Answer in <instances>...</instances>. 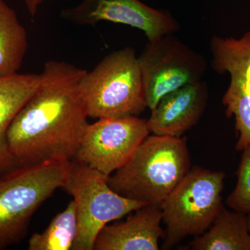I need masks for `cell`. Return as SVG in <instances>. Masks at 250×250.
<instances>
[{"label":"cell","mask_w":250,"mask_h":250,"mask_svg":"<svg viewBox=\"0 0 250 250\" xmlns=\"http://www.w3.org/2000/svg\"><path fill=\"white\" fill-rule=\"evenodd\" d=\"M160 205H147L122 223L106 225L98 233L94 250H158L164 238Z\"/></svg>","instance_id":"7c38bea8"},{"label":"cell","mask_w":250,"mask_h":250,"mask_svg":"<svg viewBox=\"0 0 250 250\" xmlns=\"http://www.w3.org/2000/svg\"><path fill=\"white\" fill-rule=\"evenodd\" d=\"M138 58L150 110L166 94L201 81L207 70L203 56L172 34L148 41Z\"/></svg>","instance_id":"52a82bcc"},{"label":"cell","mask_w":250,"mask_h":250,"mask_svg":"<svg viewBox=\"0 0 250 250\" xmlns=\"http://www.w3.org/2000/svg\"><path fill=\"white\" fill-rule=\"evenodd\" d=\"M211 65L218 74L228 72L231 82L222 103L228 118L234 116L238 140L236 150L250 145V31L241 39L213 36L210 41Z\"/></svg>","instance_id":"9c48e42d"},{"label":"cell","mask_w":250,"mask_h":250,"mask_svg":"<svg viewBox=\"0 0 250 250\" xmlns=\"http://www.w3.org/2000/svg\"><path fill=\"white\" fill-rule=\"evenodd\" d=\"M23 1L27 6L28 11L31 17H34L37 14L38 9L43 0H23Z\"/></svg>","instance_id":"ac0fdd59"},{"label":"cell","mask_w":250,"mask_h":250,"mask_svg":"<svg viewBox=\"0 0 250 250\" xmlns=\"http://www.w3.org/2000/svg\"><path fill=\"white\" fill-rule=\"evenodd\" d=\"M149 134L147 120L138 116L100 118L87 126L72 160L109 177L129 161Z\"/></svg>","instance_id":"ba28073f"},{"label":"cell","mask_w":250,"mask_h":250,"mask_svg":"<svg viewBox=\"0 0 250 250\" xmlns=\"http://www.w3.org/2000/svg\"><path fill=\"white\" fill-rule=\"evenodd\" d=\"M190 170L187 139L148 136L129 161L108 177L110 187L122 196L160 205Z\"/></svg>","instance_id":"7a4b0ae2"},{"label":"cell","mask_w":250,"mask_h":250,"mask_svg":"<svg viewBox=\"0 0 250 250\" xmlns=\"http://www.w3.org/2000/svg\"><path fill=\"white\" fill-rule=\"evenodd\" d=\"M62 17L81 25L100 21L120 23L141 29L152 41L178 30V23L169 13L153 9L140 0H82L63 10Z\"/></svg>","instance_id":"30bf717a"},{"label":"cell","mask_w":250,"mask_h":250,"mask_svg":"<svg viewBox=\"0 0 250 250\" xmlns=\"http://www.w3.org/2000/svg\"><path fill=\"white\" fill-rule=\"evenodd\" d=\"M40 74L16 73L0 77V177L20 166L10 151L7 134L18 111L34 95Z\"/></svg>","instance_id":"4fadbf2b"},{"label":"cell","mask_w":250,"mask_h":250,"mask_svg":"<svg viewBox=\"0 0 250 250\" xmlns=\"http://www.w3.org/2000/svg\"><path fill=\"white\" fill-rule=\"evenodd\" d=\"M85 72L66 62H46L39 88L8 130L10 151L20 166L72 160L89 125L80 90Z\"/></svg>","instance_id":"6da1fadb"},{"label":"cell","mask_w":250,"mask_h":250,"mask_svg":"<svg viewBox=\"0 0 250 250\" xmlns=\"http://www.w3.org/2000/svg\"><path fill=\"white\" fill-rule=\"evenodd\" d=\"M225 173L193 167L160 205L166 225L164 246L171 249L189 236L205 232L223 207Z\"/></svg>","instance_id":"5b68a950"},{"label":"cell","mask_w":250,"mask_h":250,"mask_svg":"<svg viewBox=\"0 0 250 250\" xmlns=\"http://www.w3.org/2000/svg\"><path fill=\"white\" fill-rule=\"evenodd\" d=\"M247 217H248V231H249L250 235V212L247 214Z\"/></svg>","instance_id":"d6986e66"},{"label":"cell","mask_w":250,"mask_h":250,"mask_svg":"<svg viewBox=\"0 0 250 250\" xmlns=\"http://www.w3.org/2000/svg\"><path fill=\"white\" fill-rule=\"evenodd\" d=\"M189 246L193 250H250L246 213L223 205L209 228Z\"/></svg>","instance_id":"5bb4252c"},{"label":"cell","mask_w":250,"mask_h":250,"mask_svg":"<svg viewBox=\"0 0 250 250\" xmlns=\"http://www.w3.org/2000/svg\"><path fill=\"white\" fill-rule=\"evenodd\" d=\"M77 233L76 208L72 200L65 209L52 219L42 232L32 234L28 241V250H72Z\"/></svg>","instance_id":"2e32d148"},{"label":"cell","mask_w":250,"mask_h":250,"mask_svg":"<svg viewBox=\"0 0 250 250\" xmlns=\"http://www.w3.org/2000/svg\"><path fill=\"white\" fill-rule=\"evenodd\" d=\"M71 163L54 159L20 166L0 177V250L25 237L36 210L63 186Z\"/></svg>","instance_id":"3957f363"},{"label":"cell","mask_w":250,"mask_h":250,"mask_svg":"<svg viewBox=\"0 0 250 250\" xmlns=\"http://www.w3.org/2000/svg\"><path fill=\"white\" fill-rule=\"evenodd\" d=\"M243 152L236 187L227 198L226 205L232 210L248 214L250 212V145Z\"/></svg>","instance_id":"e0dca14e"},{"label":"cell","mask_w":250,"mask_h":250,"mask_svg":"<svg viewBox=\"0 0 250 250\" xmlns=\"http://www.w3.org/2000/svg\"><path fill=\"white\" fill-rule=\"evenodd\" d=\"M208 98V86L202 80L166 94L151 110L149 133L182 137L200 121Z\"/></svg>","instance_id":"8fae6325"},{"label":"cell","mask_w":250,"mask_h":250,"mask_svg":"<svg viewBox=\"0 0 250 250\" xmlns=\"http://www.w3.org/2000/svg\"><path fill=\"white\" fill-rule=\"evenodd\" d=\"M80 90L89 118L138 116L147 107L139 58L131 47L112 52L85 72Z\"/></svg>","instance_id":"277c9868"},{"label":"cell","mask_w":250,"mask_h":250,"mask_svg":"<svg viewBox=\"0 0 250 250\" xmlns=\"http://www.w3.org/2000/svg\"><path fill=\"white\" fill-rule=\"evenodd\" d=\"M27 48V31L16 11L0 0V77L18 73Z\"/></svg>","instance_id":"9a60e30c"},{"label":"cell","mask_w":250,"mask_h":250,"mask_svg":"<svg viewBox=\"0 0 250 250\" xmlns=\"http://www.w3.org/2000/svg\"><path fill=\"white\" fill-rule=\"evenodd\" d=\"M108 179L98 170L72 160L62 187L73 197L76 208L77 233L72 250H94L104 227L147 205L117 193Z\"/></svg>","instance_id":"8992f818"}]
</instances>
